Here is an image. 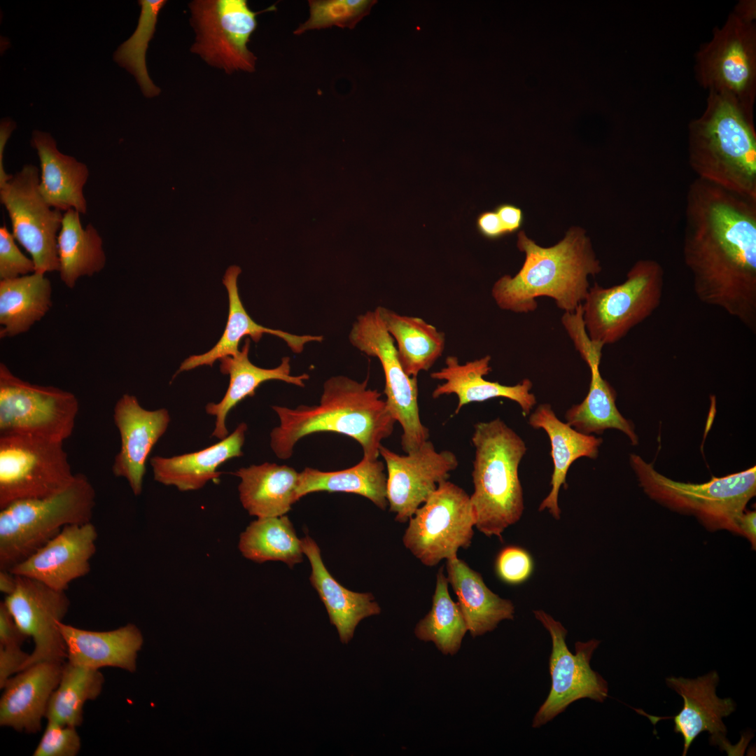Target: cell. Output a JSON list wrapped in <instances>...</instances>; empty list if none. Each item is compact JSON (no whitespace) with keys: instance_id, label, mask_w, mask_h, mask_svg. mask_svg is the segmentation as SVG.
<instances>
[{"instance_id":"21","label":"cell","mask_w":756,"mask_h":756,"mask_svg":"<svg viewBox=\"0 0 756 756\" xmlns=\"http://www.w3.org/2000/svg\"><path fill=\"white\" fill-rule=\"evenodd\" d=\"M720 678L715 671L695 679L669 677L666 685L682 697L683 706L673 718L674 732L683 738L682 755L685 756L694 739L702 732L710 734L711 745L718 746L728 753L734 748L726 738L727 728L722 718L731 715L736 704L731 698L716 695Z\"/></svg>"},{"instance_id":"3","label":"cell","mask_w":756,"mask_h":756,"mask_svg":"<svg viewBox=\"0 0 756 756\" xmlns=\"http://www.w3.org/2000/svg\"><path fill=\"white\" fill-rule=\"evenodd\" d=\"M517 248L525 253L519 271L498 279L491 295L499 308L515 313L534 311L536 298H552L565 312H574L587 295L588 276L601 271L590 239L580 227H571L564 238L542 247L524 231L517 235Z\"/></svg>"},{"instance_id":"8","label":"cell","mask_w":756,"mask_h":756,"mask_svg":"<svg viewBox=\"0 0 756 756\" xmlns=\"http://www.w3.org/2000/svg\"><path fill=\"white\" fill-rule=\"evenodd\" d=\"M664 271L652 259L636 261L618 285L589 287L582 316L589 338L604 346L614 344L651 316L661 303Z\"/></svg>"},{"instance_id":"53","label":"cell","mask_w":756,"mask_h":756,"mask_svg":"<svg viewBox=\"0 0 756 756\" xmlns=\"http://www.w3.org/2000/svg\"><path fill=\"white\" fill-rule=\"evenodd\" d=\"M17 575L9 570H0V591L6 596L10 594L15 589Z\"/></svg>"},{"instance_id":"15","label":"cell","mask_w":756,"mask_h":756,"mask_svg":"<svg viewBox=\"0 0 756 756\" xmlns=\"http://www.w3.org/2000/svg\"><path fill=\"white\" fill-rule=\"evenodd\" d=\"M189 6L197 32L192 52L228 74L254 71L256 57L247 43L258 25L256 16L275 10L274 5L258 13L249 8L246 0H197Z\"/></svg>"},{"instance_id":"45","label":"cell","mask_w":756,"mask_h":756,"mask_svg":"<svg viewBox=\"0 0 756 756\" xmlns=\"http://www.w3.org/2000/svg\"><path fill=\"white\" fill-rule=\"evenodd\" d=\"M31 258L20 250L6 225L0 227V279H10L35 272Z\"/></svg>"},{"instance_id":"16","label":"cell","mask_w":756,"mask_h":756,"mask_svg":"<svg viewBox=\"0 0 756 756\" xmlns=\"http://www.w3.org/2000/svg\"><path fill=\"white\" fill-rule=\"evenodd\" d=\"M533 614L552 639L549 661L551 689L532 723L533 727L538 728L577 700L587 698L603 702L608 697V686L607 681L590 666L592 654L600 640L577 641L573 654L566 645L567 630L562 624L542 610H534Z\"/></svg>"},{"instance_id":"25","label":"cell","mask_w":756,"mask_h":756,"mask_svg":"<svg viewBox=\"0 0 756 756\" xmlns=\"http://www.w3.org/2000/svg\"><path fill=\"white\" fill-rule=\"evenodd\" d=\"M58 626L66 643L68 662L97 669L115 667L130 672L136 670L137 653L144 638L134 624L104 631L80 629L63 622H59Z\"/></svg>"},{"instance_id":"1","label":"cell","mask_w":756,"mask_h":756,"mask_svg":"<svg viewBox=\"0 0 756 756\" xmlns=\"http://www.w3.org/2000/svg\"><path fill=\"white\" fill-rule=\"evenodd\" d=\"M683 258L703 303L756 333V200L696 178L685 209Z\"/></svg>"},{"instance_id":"17","label":"cell","mask_w":756,"mask_h":756,"mask_svg":"<svg viewBox=\"0 0 756 756\" xmlns=\"http://www.w3.org/2000/svg\"><path fill=\"white\" fill-rule=\"evenodd\" d=\"M4 602L20 630L34 643L22 670L41 662H65L66 647L58 626L70 606L64 591L17 575L16 587Z\"/></svg>"},{"instance_id":"46","label":"cell","mask_w":756,"mask_h":756,"mask_svg":"<svg viewBox=\"0 0 756 756\" xmlns=\"http://www.w3.org/2000/svg\"><path fill=\"white\" fill-rule=\"evenodd\" d=\"M30 654L24 652L21 646L0 645V688L13 676L23 669Z\"/></svg>"},{"instance_id":"20","label":"cell","mask_w":756,"mask_h":756,"mask_svg":"<svg viewBox=\"0 0 756 756\" xmlns=\"http://www.w3.org/2000/svg\"><path fill=\"white\" fill-rule=\"evenodd\" d=\"M113 421L120 437V451L112 465L113 474L125 478L135 496L141 494L148 456L166 432L170 416L164 408L148 410L138 399L124 394L113 409Z\"/></svg>"},{"instance_id":"12","label":"cell","mask_w":756,"mask_h":756,"mask_svg":"<svg viewBox=\"0 0 756 756\" xmlns=\"http://www.w3.org/2000/svg\"><path fill=\"white\" fill-rule=\"evenodd\" d=\"M62 442L0 435V509L23 499L45 498L74 480Z\"/></svg>"},{"instance_id":"28","label":"cell","mask_w":756,"mask_h":756,"mask_svg":"<svg viewBox=\"0 0 756 756\" xmlns=\"http://www.w3.org/2000/svg\"><path fill=\"white\" fill-rule=\"evenodd\" d=\"M250 340L246 338L241 349L234 356L219 360L220 370L230 376V383L225 396L218 402L206 405V412L216 417L215 428L211 436L223 440L227 436L225 420L229 412L246 397L255 395L256 388L262 383L279 380L299 387H304L309 375L291 374L290 358L283 357L280 364L271 369L260 368L248 358Z\"/></svg>"},{"instance_id":"43","label":"cell","mask_w":756,"mask_h":756,"mask_svg":"<svg viewBox=\"0 0 756 756\" xmlns=\"http://www.w3.org/2000/svg\"><path fill=\"white\" fill-rule=\"evenodd\" d=\"M42 737L33 756H76L81 748L76 728L47 720Z\"/></svg>"},{"instance_id":"36","label":"cell","mask_w":756,"mask_h":756,"mask_svg":"<svg viewBox=\"0 0 756 756\" xmlns=\"http://www.w3.org/2000/svg\"><path fill=\"white\" fill-rule=\"evenodd\" d=\"M80 214L74 209L64 211L57 237L58 272L69 288L80 277L101 272L106 262L102 237L92 224L83 227Z\"/></svg>"},{"instance_id":"51","label":"cell","mask_w":756,"mask_h":756,"mask_svg":"<svg viewBox=\"0 0 756 756\" xmlns=\"http://www.w3.org/2000/svg\"><path fill=\"white\" fill-rule=\"evenodd\" d=\"M755 519V511H750L743 512L738 523V533L746 536L754 546L756 544Z\"/></svg>"},{"instance_id":"31","label":"cell","mask_w":756,"mask_h":756,"mask_svg":"<svg viewBox=\"0 0 756 756\" xmlns=\"http://www.w3.org/2000/svg\"><path fill=\"white\" fill-rule=\"evenodd\" d=\"M447 581L472 637L494 630L505 620H513L512 602L493 593L481 575L455 556L447 559Z\"/></svg>"},{"instance_id":"10","label":"cell","mask_w":756,"mask_h":756,"mask_svg":"<svg viewBox=\"0 0 756 756\" xmlns=\"http://www.w3.org/2000/svg\"><path fill=\"white\" fill-rule=\"evenodd\" d=\"M78 412L76 396L34 384L0 364V435H28L62 442L71 435Z\"/></svg>"},{"instance_id":"2","label":"cell","mask_w":756,"mask_h":756,"mask_svg":"<svg viewBox=\"0 0 756 756\" xmlns=\"http://www.w3.org/2000/svg\"><path fill=\"white\" fill-rule=\"evenodd\" d=\"M382 396L368 387V377L360 382L344 375L331 377L323 384L318 404L272 406L279 424L270 433L271 448L286 460L302 438L330 432L353 438L363 457L378 459L382 442L391 435L396 422Z\"/></svg>"},{"instance_id":"33","label":"cell","mask_w":756,"mask_h":756,"mask_svg":"<svg viewBox=\"0 0 756 756\" xmlns=\"http://www.w3.org/2000/svg\"><path fill=\"white\" fill-rule=\"evenodd\" d=\"M397 345L398 359L405 372L416 377L428 371L442 355L445 335L421 318L399 314L384 307L376 308Z\"/></svg>"},{"instance_id":"39","label":"cell","mask_w":756,"mask_h":756,"mask_svg":"<svg viewBox=\"0 0 756 756\" xmlns=\"http://www.w3.org/2000/svg\"><path fill=\"white\" fill-rule=\"evenodd\" d=\"M104 683V676L99 669L65 661L59 682L50 699L46 718L63 725L80 726L85 704L99 696Z\"/></svg>"},{"instance_id":"22","label":"cell","mask_w":756,"mask_h":756,"mask_svg":"<svg viewBox=\"0 0 756 756\" xmlns=\"http://www.w3.org/2000/svg\"><path fill=\"white\" fill-rule=\"evenodd\" d=\"M64 662H41L26 668L5 684L0 699V725L34 734L41 729Z\"/></svg>"},{"instance_id":"44","label":"cell","mask_w":756,"mask_h":756,"mask_svg":"<svg viewBox=\"0 0 756 756\" xmlns=\"http://www.w3.org/2000/svg\"><path fill=\"white\" fill-rule=\"evenodd\" d=\"M534 569L533 559L525 549L509 545L498 554L495 562V571L503 582L516 585L526 582Z\"/></svg>"},{"instance_id":"47","label":"cell","mask_w":756,"mask_h":756,"mask_svg":"<svg viewBox=\"0 0 756 756\" xmlns=\"http://www.w3.org/2000/svg\"><path fill=\"white\" fill-rule=\"evenodd\" d=\"M28 638L20 630L4 601L0 603V645L21 646Z\"/></svg>"},{"instance_id":"38","label":"cell","mask_w":756,"mask_h":756,"mask_svg":"<svg viewBox=\"0 0 756 756\" xmlns=\"http://www.w3.org/2000/svg\"><path fill=\"white\" fill-rule=\"evenodd\" d=\"M239 549L244 557L258 563L279 561L293 568L303 560L302 541L286 515L252 522L239 536Z\"/></svg>"},{"instance_id":"37","label":"cell","mask_w":756,"mask_h":756,"mask_svg":"<svg viewBox=\"0 0 756 756\" xmlns=\"http://www.w3.org/2000/svg\"><path fill=\"white\" fill-rule=\"evenodd\" d=\"M601 357L588 360L591 372L589 389L585 398L566 413V423L584 434L602 433L606 429L615 428L624 433L634 445L638 438L632 424L619 412L615 405L616 394L612 387L601 375Z\"/></svg>"},{"instance_id":"26","label":"cell","mask_w":756,"mask_h":756,"mask_svg":"<svg viewBox=\"0 0 756 756\" xmlns=\"http://www.w3.org/2000/svg\"><path fill=\"white\" fill-rule=\"evenodd\" d=\"M30 143L39 158V191L46 203L61 211L74 209L85 214L88 205L83 187L89 178L88 166L62 153L48 132L33 131Z\"/></svg>"},{"instance_id":"5","label":"cell","mask_w":756,"mask_h":756,"mask_svg":"<svg viewBox=\"0 0 756 756\" xmlns=\"http://www.w3.org/2000/svg\"><path fill=\"white\" fill-rule=\"evenodd\" d=\"M475 448L470 502L475 527L485 536L502 538L524 512L519 465L526 451L522 438L499 418L474 426Z\"/></svg>"},{"instance_id":"14","label":"cell","mask_w":756,"mask_h":756,"mask_svg":"<svg viewBox=\"0 0 756 756\" xmlns=\"http://www.w3.org/2000/svg\"><path fill=\"white\" fill-rule=\"evenodd\" d=\"M38 168L24 164L0 186V202L6 209L12 234L30 254L35 272L59 271L57 237L62 211L50 207L39 191Z\"/></svg>"},{"instance_id":"41","label":"cell","mask_w":756,"mask_h":756,"mask_svg":"<svg viewBox=\"0 0 756 756\" xmlns=\"http://www.w3.org/2000/svg\"><path fill=\"white\" fill-rule=\"evenodd\" d=\"M141 14L132 35L115 51L113 59L135 78L147 97L158 95L160 89L150 78L146 65V53L153 37L158 14L166 4L164 0H140Z\"/></svg>"},{"instance_id":"34","label":"cell","mask_w":756,"mask_h":756,"mask_svg":"<svg viewBox=\"0 0 756 756\" xmlns=\"http://www.w3.org/2000/svg\"><path fill=\"white\" fill-rule=\"evenodd\" d=\"M51 293L50 281L43 274L0 280V337L28 331L49 311Z\"/></svg>"},{"instance_id":"32","label":"cell","mask_w":756,"mask_h":756,"mask_svg":"<svg viewBox=\"0 0 756 756\" xmlns=\"http://www.w3.org/2000/svg\"><path fill=\"white\" fill-rule=\"evenodd\" d=\"M232 474L241 479L239 499L251 515L258 518L285 515L298 500L300 472L292 467L266 462L239 468Z\"/></svg>"},{"instance_id":"24","label":"cell","mask_w":756,"mask_h":756,"mask_svg":"<svg viewBox=\"0 0 756 756\" xmlns=\"http://www.w3.org/2000/svg\"><path fill=\"white\" fill-rule=\"evenodd\" d=\"M240 272L239 267L232 265L227 269L223 279L228 295L229 313L221 337L209 351L185 359L177 373L202 365L213 366L218 360L236 355L239 351V342L245 336H249L253 342H258L263 334L272 335L283 340L295 354L302 353L307 343L321 342L323 340L322 335H295L269 328L254 321L246 311L239 294L237 279Z\"/></svg>"},{"instance_id":"11","label":"cell","mask_w":756,"mask_h":756,"mask_svg":"<svg viewBox=\"0 0 756 756\" xmlns=\"http://www.w3.org/2000/svg\"><path fill=\"white\" fill-rule=\"evenodd\" d=\"M475 526L470 496L447 479L438 484L409 519L402 542L422 564L432 567L457 556L460 548H468Z\"/></svg>"},{"instance_id":"7","label":"cell","mask_w":756,"mask_h":756,"mask_svg":"<svg viewBox=\"0 0 756 756\" xmlns=\"http://www.w3.org/2000/svg\"><path fill=\"white\" fill-rule=\"evenodd\" d=\"M638 481L652 498L674 510L696 516L708 528L738 533V523L755 495L756 467L702 484L673 480L658 472L640 456L630 455Z\"/></svg>"},{"instance_id":"48","label":"cell","mask_w":756,"mask_h":756,"mask_svg":"<svg viewBox=\"0 0 756 756\" xmlns=\"http://www.w3.org/2000/svg\"><path fill=\"white\" fill-rule=\"evenodd\" d=\"M476 228L483 237L491 240L498 239L506 235L495 210L481 212L476 218Z\"/></svg>"},{"instance_id":"18","label":"cell","mask_w":756,"mask_h":756,"mask_svg":"<svg viewBox=\"0 0 756 756\" xmlns=\"http://www.w3.org/2000/svg\"><path fill=\"white\" fill-rule=\"evenodd\" d=\"M379 456L387 470L386 497L396 521L405 523L436 489L447 480L458 465L456 455L449 450L437 451L426 441L409 454H398L381 445Z\"/></svg>"},{"instance_id":"29","label":"cell","mask_w":756,"mask_h":756,"mask_svg":"<svg viewBox=\"0 0 756 756\" xmlns=\"http://www.w3.org/2000/svg\"><path fill=\"white\" fill-rule=\"evenodd\" d=\"M247 425L239 424L230 435L218 443L198 451L170 458L154 456L150 460L154 479L173 485L180 491L202 488L222 474L218 468L225 461L243 455Z\"/></svg>"},{"instance_id":"19","label":"cell","mask_w":756,"mask_h":756,"mask_svg":"<svg viewBox=\"0 0 756 756\" xmlns=\"http://www.w3.org/2000/svg\"><path fill=\"white\" fill-rule=\"evenodd\" d=\"M97 536L92 522L66 526L9 570L65 592L74 580L89 573Z\"/></svg>"},{"instance_id":"13","label":"cell","mask_w":756,"mask_h":756,"mask_svg":"<svg viewBox=\"0 0 756 756\" xmlns=\"http://www.w3.org/2000/svg\"><path fill=\"white\" fill-rule=\"evenodd\" d=\"M349 340L358 350L380 361L385 377V400L402 430V449L405 454L416 450L429 438V430L420 419L417 379L405 372L398 359L395 341L377 309L357 317Z\"/></svg>"},{"instance_id":"50","label":"cell","mask_w":756,"mask_h":756,"mask_svg":"<svg viewBox=\"0 0 756 756\" xmlns=\"http://www.w3.org/2000/svg\"><path fill=\"white\" fill-rule=\"evenodd\" d=\"M15 123L8 119H3L0 124V186L4 184L11 177L12 174H7L4 164V150L8 139L12 132L15 128Z\"/></svg>"},{"instance_id":"35","label":"cell","mask_w":756,"mask_h":756,"mask_svg":"<svg viewBox=\"0 0 756 756\" xmlns=\"http://www.w3.org/2000/svg\"><path fill=\"white\" fill-rule=\"evenodd\" d=\"M384 469L382 461L363 456L355 465L341 470L321 471L305 468L300 472L297 496L300 500L317 491L355 493L365 497L379 508L385 510L388 503Z\"/></svg>"},{"instance_id":"9","label":"cell","mask_w":756,"mask_h":756,"mask_svg":"<svg viewBox=\"0 0 756 756\" xmlns=\"http://www.w3.org/2000/svg\"><path fill=\"white\" fill-rule=\"evenodd\" d=\"M697 81L734 101L753 117L756 98V26L734 13L696 54Z\"/></svg>"},{"instance_id":"40","label":"cell","mask_w":756,"mask_h":756,"mask_svg":"<svg viewBox=\"0 0 756 756\" xmlns=\"http://www.w3.org/2000/svg\"><path fill=\"white\" fill-rule=\"evenodd\" d=\"M468 631L461 609L451 598L448 581L443 568L437 573L435 593L430 610L414 628L421 640L434 643L444 654H455Z\"/></svg>"},{"instance_id":"6","label":"cell","mask_w":756,"mask_h":756,"mask_svg":"<svg viewBox=\"0 0 756 756\" xmlns=\"http://www.w3.org/2000/svg\"><path fill=\"white\" fill-rule=\"evenodd\" d=\"M95 498L88 477L76 473L54 495L19 500L0 509V570H10L64 526L92 522Z\"/></svg>"},{"instance_id":"42","label":"cell","mask_w":756,"mask_h":756,"mask_svg":"<svg viewBox=\"0 0 756 756\" xmlns=\"http://www.w3.org/2000/svg\"><path fill=\"white\" fill-rule=\"evenodd\" d=\"M377 3L374 0L309 1L310 16L294 31L296 35L311 29L337 26L353 29Z\"/></svg>"},{"instance_id":"52","label":"cell","mask_w":756,"mask_h":756,"mask_svg":"<svg viewBox=\"0 0 756 756\" xmlns=\"http://www.w3.org/2000/svg\"><path fill=\"white\" fill-rule=\"evenodd\" d=\"M732 13L742 20L754 22L756 18V1L741 0L736 5Z\"/></svg>"},{"instance_id":"30","label":"cell","mask_w":756,"mask_h":756,"mask_svg":"<svg viewBox=\"0 0 756 756\" xmlns=\"http://www.w3.org/2000/svg\"><path fill=\"white\" fill-rule=\"evenodd\" d=\"M301 541L303 553L312 567V585L323 603L331 624L336 627L340 641L346 644L359 622L379 615L381 608L372 594L352 592L332 576L323 562L320 548L311 537L307 535Z\"/></svg>"},{"instance_id":"27","label":"cell","mask_w":756,"mask_h":756,"mask_svg":"<svg viewBox=\"0 0 756 756\" xmlns=\"http://www.w3.org/2000/svg\"><path fill=\"white\" fill-rule=\"evenodd\" d=\"M528 424L534 428L543 429L547 434L550 455L554 469L550 480L551 490L539 506V511L547 510L552 516L560 519L558 504L559 493L562 486L567 487L566 476L570 466L580 457L595 459L603 440L592 435L581 433L567 423L559 420L552 406L540 404L528 418Z\"/></svg>"},{"instance_id":"4","label":"cell","mask_w":756,"mask_h":756,"mask_svg":"<svg viewBox=\"0 0 756 756\" xmlns=\"http://www.w3.org/2000/svg\"><path fill=\"white\" fill-rule=\"evenodd\" d=\"M688 160L697 178L756 200L754 118L730 99L709 92L688 126Z\"/></svg>"},{"instance_id":"23","label":"cell","mask_w":756,"mask_h":756,"mask_svg":"<svg viewBox=\"0 0 756 756\" xmlns=\"http://www.w3.org/2000/svg\"><path fill=\"white\" fill-rule=\"evenodd\" d=\"M491 359L486 355L462 364L456 356H447L445 365L430 374L432 379L443 381L434 388L432 397L455 394L458 398L456 414L468 404L505 398L516 402L523 415L528 416L536 403L535 395L530 392L532 382L524 379L516 385L507 386L485 379L484 377L491 371Z\"/></svg>"},{"instance_id":"49","label":"cell","mask_w":756,"mask_h":756,"mask_svg":"<svg viewBox=\"0 0 756 756\" xmlns=\"http://www.w3.org/2000/svg\"><path fill=\"white\" fill-rule=\"evenodd\" d=\"M494 210L500 220L506 235L515 233L523 225L524 216L519 207L512 204L503 203L498 204Z\"/></svg>"}]
</instances>
